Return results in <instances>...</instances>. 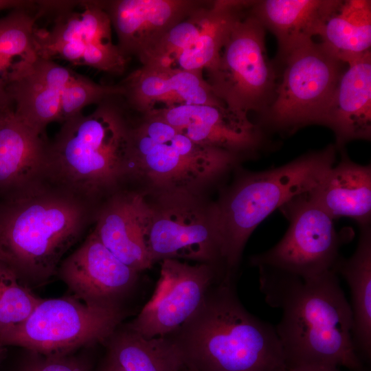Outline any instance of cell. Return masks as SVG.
Listing matches in <instances>:
<instances>
[{
  "mask_svg": "<svg viewBox=\"0 0 371 371\" xmlns=\"http://www.w3.org/2000/svg\"><path fill=\"white\" fill-rule=\"evenodd\" d=\"M258 268L266 302L282 311L276 330L288 368L323 366L363 371L353 341L351 306L335 270L302 278Z\"/></svg>",
  "mask_w": 371,
  "mask_h": 371,
  "instance_id": "6da1fadb",
  "label": "cell"
},
{
  "mask_svg": "<svg viewBox=\"0 0 371 371\" xmlns=\"http://www.w3.org/2000/svg\"><path fill=\"white\" fill-rule=\"evenodd\" d=\"M7 196L0 205V261L25 285H41L95 221L98 207L44 179Z\"/></svg>",
  "mask_w": 371,
  "mask_h": 371,
  "instance_id": "7a4b0ae2",
  "label": "cell"
},
{
  "mask_svg": "<svg viewBox=\"0 0 371 371\" xmlns=\"http://www.w3.org/2000/svg\"><path fill=\"white\" fill-rule=\"evenodd\" d=\"M169 335L184 364L198 371H286L276 327L242 305L223 279L210 287L194 314Z\"/></svg>",
  "mask_w": 371,
  "mask_h": 371,
  "instance_id": "3957f363",
  "label": "cell"
},
{
  "mask_svg": "<svg viewBox=\"0 0 371 371\" xmlns=\"http://www.w3.org/2000/svg\"><path fill=\"white\" fill-rule=\"evenodd\" d=\"M117 97L62 124L48 142L45 180L93 204L118 190L124 181L130 122Z\"/></svg>",
  "mask_w": 371,
  "mask_h": 371,
  "instance_id": "277c9868",
  "label": "cell"
},
{
  "mask_svg": "<svg viewBox=\"0 0 371 371\" xmlns=\"http://www.w3.org/2000/svg\"><path fill=\"white\" fill-rule=\"evenodd\" d=\"M229 152L194 143L156 117L129 124L124 180L146 193L202 192L242 160Z\"/></svg>",
  "mask_w": 371,
  "mask_h": 371,
  "instance_id": "5b68a950",
  "label": "cell"
},
{
  "mask_svg": "<svg viewBox=\"0 0 371 371\" xmlns=\"http://www.w3.org/2000/svg\"><path fill=\"white\" fill-rule=\"evenodd\" d=\"M335 157L336 147L330 144L278 168L238 171L216 201L227 277H232L256 227L276 209L314 188L334 166Z\"/></svg>",
  "mask_w": 371,
  "mask_h": 371,
  "instance_id": "8992f818",
  "label": "cell"
},
{
  "mask_svg": "<svg viewBox=\"0 0 371 371\" xmlns=\"http://www.w3.org/2000/svg\"><path fill=\"white\" fill-rule=\"evenodd\" d=\"M141 192L140 224L153 265L186 259L225 265L216 202L202 192Z\"/></svg>",
  "mask_w": 371,
  "mask_h": 371,
  "instance_id": "52a82bcc",
  "label": "cell"
},
{
  "mask_svg": "<svg viewBox=\"0 0 371 371\" xmlns=\"http://www.w3.org/2000/svg\"><path fill=\"white\" fill-rule=\"evenodd\" d=\"M124 317L119 305H90L74 295L41 299L19 324L0 332V343L45 355H66L108 340Z\"/></svg>",
  "mask_w": 371,
  "mask_h": 371,
  "instance_id": "ba28073f",
  "label": "cell"
},
{
  "mask_svg": "<svg viewBox=\"0 0 371 371\" xmlns=\"http://www.w3.org/2000/svg\"><path fill=\"white\" fill-rule=\"evenodd\" d=\"M7 93L15 105L14 115L44 135L49 123L63 124L85 106L98 104L108 96L109 89L36 54L16 65Z\"/></svg>",
  "mask_w": 371,
  "mask_h": 371,
  "instance_id": "9c48e42d",
  "label": "cell"
},
{
  "mask_svg": "<svg viewBox=\"0 0 371 371\" xmlns=\"http://www.w3.org/2000/svg\"><path fill=\"white\" fill-rule=\"evenodd\" d=\"M204 71L212 92L227 108L247 115H263L268 109L276 76L267 56L265 29L249 8L234 25L217 59Z\"/></svg>",
  "mask_w": 371,
  "mask_h": 371,
  "instance_id": "30bf717a",
  "label": "cell"
},
{
  "mask_svg": "<svg viewBox=\"0 0 371 371\" xmlns=\"http://www.w3.org/2000/svg\"><path fill=\"white\" fill-rule=\"evenodd\" d=\"M41 1L42 15L52 14V27L34 28L36 54L44 58H61L111 74H121L127 58L112 41L111 22L103 1Z\"/></svg>",
  "mask_w": 371,
  "mask_h": 371,
  "instance_id": "8fae6325",
  "label": "cell"
},
{
  "mask_svg": "<svg viewBox=\"0 0 371 371\" xmlns=\"http://www.w3.org/2000/svg\"><path fill=\"white\" fill-rule=\"evenodd\" d=\"M282 60V78L271 105L262 115V122L289 133L310 124L322 125L344 63L313 40Z\"/></svg>",
  "mask_w": 371,
  "mask_h": 371,
  "instance_id": "7c38bea8",
  "label": "cell"
},
{
  "mask_svg": "<svg viewBox=\"0 0 371 371\" xmlns=\"http://www.w3.org/2000/svg\"><path fill=\"white\" fill-rule=\"evenodd\" d=\"M282 210L289 226L282 239L269 250L254 255L250 263L267 267L302 278L335 270L341 241L333 219L308 196L294 197Z\"/></svg>",
  "mask_w": 371,
  "mask_h": 371,
  "instance_id": "4fadbf2b",
  "label": "cell"
},
{
  "mask_svg": "<svg viewBox=\"0 0 371 371\" xmlns=\"http://www.w3.org/2000/svg\"><path fill=\"white\" fill-rule=\"evenodd\" d=\"M218 267L161 261L160 277L150 300L126 328L146 339L170 335L197 310L213 285Z\"/></svg>",
  "mask_w": 371,
  "mask_h": 371,
  "instance_id": "5bb4252c",
  "label": "cell"
},
{
  "mask_svg": "<svg viewBox=\"0 0 371 371\" xmlns=\"http://www.w3.org/2000/svg\"><path fill=\"white\" fill-rule=\"evenodd\" d=\"M144 114L165 121L196 144L221 149L241 159L254 157L264 146L262 126L252 122L247 114L225 105H179L153 109Z\"/></svg>",
  "mask_w": 371,
  "mask_h": 371,
  "instance_id": "9a60e30c",
  "label": "cell"
},
{
  "mask_svg": "<svg viewBox=\"0 0 371 371\" xmlns=\"http://www.w3.org/2000/svg\"><path fill=\"white\" fill-rule=\"evenodd\" d=\"M57 273L73 295L90 305H119L135 284L138 271L117 259L92 231L60 262Z\"/></svg>",
  "mask_w": 371,
  "mask_h": 371,
  "instance_id": "2e32d148",
  "label": "cell"
},
{
  "mask_svg": "<svg viewBox=\"0 0 371 371\" xmlns=\"http://www.w3.org/2000/svg\"><path fill=\"white\" fill-rule=\"evenodd\" d=\"M205 1L113 0L103 1L117 47L128 58L141 60L173 26L184 19Z\"/></svg>",
  "mask_w": 371,
  "mask_h": 371,
  "instance_id": "e0dca14e",
  "label": "cell"
},
{
  "mask_svg": "<svg viewBox=\"0 0 371 371\" xmlns=\"http://www.w3.org/2000/svg\"><path fill=\"white\" fill-rule=\"evenodd\" d=\"M121 85L124 89L123 97L142 115L158 104H163L161 108L186 104L225 105L212 92L203 71L142 65L131 73Z\"/></svg>",
  "mask_w": 371,
  "mask_h": 371,
  "instance_id": "ac0fdd59",
  "label": "cell"
},
{
  "mask_svg": "<svg viewBox=\"0 0 371 371\" xmlns=\"http://www.w3.org/2000/svg\"><path fill=\"white\" fill-rule=\"evenodd\" d=\"M347 65L322 122L334 133L339 150L350 141L371 137V52Z\"/></svg>",
  "mask_w": 371,
  "mask_h": 371,
  "instance_id": "d6986e66",
  "label": "cell"
},
{
  "mask_svg": "<svg viewBox=\"0 0 371 371\" xmlns=\"http://www.w3.org/2000/svg\"><path fill=\"white\" fill-rule=\"evenodd\" d=\"M142 193L117 190L97 209L93 232L117 259L140 272L153 265L140 224Z\"/></svg>",
  "mask_w": 371,
  "mask_h": 371,
  "instance_id": "ffe728a7",
  "label": "cell"
},
{
  "mask_svg": "<svg viewBox=\"0 0 371 371\" xmlns=\"http://www.w3.org/2000/svg\"><path fill=\"white\" fill-rule=\"evenodd\" d=\"M340 0L253 1L249 12L276 36L283 59L300 45L318 36Z\"/></svg>",
  "mask_w": 371,
  "mask_h": 371,
  "instance_id": "44dd1931",
  "label": "cell"
},
{
  "mask_svg": "<svg viewBox=\"0 0 371 371\" xmlns=\"http://www.w3.org/2000/svg\"><path fill=\"white\" fill-rule=\"evenodd\" d=\"M339 164L330 168L308 192V196L333 219L347 216L359 226L370 225L371 167L352 161L344 148Z\"/></svg>",
  "mask_w": 371,
  "mask_h": 371,
  "instance_id": "7402d4cb",
  "label": "cell"
},
{
  "mask_svg": "<svg viewBox=\"0 0 371 371\" xmlns=\"http://www.w3.org/2000/svg\"><path fill=\"white\" fill-rule=\"evenodd\" d=\"M48 142L17 118L13 109L0 119V192L43 179Z\"/></svg>",
  "mask_w": 371,
  "mask_h": 371,
  "instance_id": "603a6c76",
  "label": "cell"
},
{
  "mask_svg": "<svg viewBox=\"0 0 371 371\" xmlns=\"http://www.w3.org/2000/svg\"><path fill=\"white\" fill-rule=\"evenodd\" d=\"M357 248L348 258H340L335 271L345 279L351 293L353 341L358 353L371 355V227L360 226Z\"/></svg>",
  "mask_w": 371,
  "mask_h": 371,
  "instance_id": "cb8c5ba5",
  "label": "cell"
},
{
  "mask_svg": "<svg viewBox=\"0 0 371 371\" xmlns=\"http://www.w3.org/2000/svg\"><path fill=\"white\" fill-rule=\"evenodd\" d=\"M318 36L322 46L344 63L370 52L371 1H341Z\"/></svg>",
  "mask_w": 371,
  "mask_h": 371,
  "instance_id": "d4e9b609",
  "label": "cell"
},
{
  "mask_svg": "<svg viewBox=\"0 0 371 371\" xmlns=\"http://www.w3.org/2000/svg\"><path fill=\"white\" fill-rule=\"evenodd\" d=\"M108 355L124 371H179L182 354L169 336L146 339L127 328L108 339Z\"/></svg>",
  "mask_w": 371,
  "mask_h": 371,
  "instance_id": "484cf974",
  "label": "cell"
},
{
  "mask_svg": "<svg viewBox=\"0 0 371 371\" xmlns=\"http://www.w3.org/2000/svg\"><path fill=\"white\" fill-rule=\"evenodd\" d=\"M253 1L217 0L210 23L176 58L172 67L203 71L218 58L235 23L247 12Z\"/></svg>",
  "mask_w": 371,
  "mask_h": 371,
  "instance_id": "4316f807",
  "label": "cell"
},
{
  "mask_svg": "<svg viewBox=\"0 0 371 371\" xmlns=\"http://www.w3.org/2000/svg\"><path fill=\"white\" fill-rule=\"evenodd\" d=\"M38 18L36 10L16 9L0 19V109H12L7 87L16 65L36 55L33 34Z\"/></svg>",
  "mask_w": 371,
  "mask_h": 371,
  "instance_id": "83f0119b",
  "label": "cell"
},
{
  "mask_svg": "<svg viewBox=\"0 0 371 371\" xmlns=\"http://www.w3.org/2000/svg\"><path fill=\"white\" fill-rule=\"evenodd\" d=\"M216 6L217 0L205 1L160 38L140 60L142 65L172 67L177 56L190 47L210 23Z\"/></svg>",
  "mask_w": 371,
  "mask_h": 371,
  "instance_id": "f1b7e54d",
  "label": "cell"
},
{
  "mask_svg": "<svg viewBox=\"0 0 371 371\" xmlns=\"http://www.w3.org/2000/svg\"><path fill=\"white\" fill-rule=\"evenodd\" d=\"M41 300L0 261V332L23 322Z\"/></svg>",
  "mask_w": 371,
  "mask_h": 371,
  "instance_id": "f546056e",
  "label": "cell"
},
{
  "mask_svg": "<svg viewBox=\"0 0 371 371\" xmlns=\"http://www.w3.org/2000/svg\"><path fill=\"white\" fill-rule=\"evenodd\" d=\"M27 351L16 371H90L85 361L66 355H45Z\"/></svg>",
  "mask_w": 371,
  "mask_h": 371,
  "instance_id": "4dcf8cb0",
  "label": "cell"
},
{
  "mask_svg": "<svg viewBox=\"0 0 371 371\" xmlns=\"http://www.w3.org/2000/svg\"><path fill=\"white\" fill-rule=\"evenodd\" d=\"M37 6V1L0 0V10L7 8L36 10Z\"/></svg>",
  "mask_w": 371,
  "mask_h": 371,
  "instance_id": "1f68e13d",
  "label": "cell"
},
{
  "mask_svg": "<svg viewBox=\"0 0 371 371\" xmlns=\"http://www.w3.org/2000/svg\"><path fill=\"white\" fill-rule=\"evenodd\" d=\"M286 371H341L337 367L323 366H302L289 368Z\"/></svg>",
  "mask_w": 371,
  "mask_h": 371,
  "instance_id": "d6a6232c",
  "label": "cell"
},
{
  "mask_svg": "<svg viewBox=\"0 0 371 371\" xmlns=\"http://www.w3.org/2000/svg\"><path fill=\"white\" fill-rule=\"evenodd\" d=\"M98 371H124L120 366L109 355Z\"/></svg>",
  "mask_w": 371,
  "mask_h": 371,
  "instance_id": "836d02e7",
  "label": "cell"
},
{
  "mask_svg": "<svg viewBox=\"0 0 371 371\" xmlns=\"http://www.w3.org/2000/svg\"><path fill=\"white\" fill-rule=\"evenodd\" d=\"M5 351V346H3L0 343V365L4 357Z\"/></svg>",
  "mask_w": 371,
  "mask_h": 371,
  "instance_id": "e575fe53",
  "label": "cell"
},
{
  "mask_svg": "<svg viewBox=\"0 0 371 371\" xmlns=\"http://www.w3.org/2000/svg\"><path fill=\"white\" fill-rule=\"evenodd\" d=\"M179 371H198V370L184 364Z\"/></svg>",
  "mask_w": 371,
  "mask_h": 371,
  "instance_id": "d590c367",
  "label": "cell"
},
{
  "mask_svg": "<svg viewBox=\"0 0 371 371\" xmlns=\"http://www.w3.org/2000/svg\"><path fill=\"white\" fill-rule=\"evenodd\" d=\"M11 109H0V119L1 117L3 116V115L8 110H10Z\"/></svg>",
  "mask_w": 371,
  "mask_h": 371,
  "instance_id": "8d00e7d4",
  "label": "cell"
}]
</instances>
